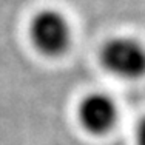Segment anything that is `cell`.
Segmentation results:
<instances>
[{"instance_id":"6da1fadb","label":"cell","mask_w":145,"mask_h":145,"mask_svg":"<svg viewBox=\"0 0 145 145\" xmlns=\"http://www.w3.org/2000/svg\"><path fill=\"white\" fill-rule=\"evenodd\" d=\"M101 62L108 72L134 80L145 76V46L133 37H113L103 45Z\"/></svg>"},{"instance_id":"7a4b0ae2","label":"cell","mask_w":145,"mask_h":145,"mask_svg":"<svg viewBox=\"0 0 145 145\" xmlns=\"http://www.w3.org/2000/svg\"><path fill=\"white\" fill-rule=\"evenodd\" d=\"M29 37L36 50L45 56H60L70 46L71 29L67 19L57 11L45 9L33 19Z\"/></svg>"},{"instance_id":"277c9868","label":"cell","mask_w":145,"mask_h":145,"mask_svg":"<svg viewBox=\"0 0 145 145\" xmlns=\"http://www.w3.org/2000/svg\"><path fill=\"white\" fill-rule=\"evenodd\" d=\"M136 145H145V117L136 128Z\"/></svg>"},{"instance_id":"3957f363","label":"cell","mask_w":145,"mask_h":145,"mask_svg":"<svg viewBox=\"0 0 145 145\" xmlns=\"http://www.w3.org/2000/svg\"><path fill=\"white\" fill-rule=\"evenodd\" d=\"M116 119V103L103 93L88 94L79 105V120L91 134H105L114 127Z\"/></svg>"}]
</instances>
